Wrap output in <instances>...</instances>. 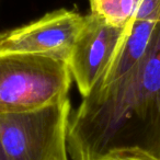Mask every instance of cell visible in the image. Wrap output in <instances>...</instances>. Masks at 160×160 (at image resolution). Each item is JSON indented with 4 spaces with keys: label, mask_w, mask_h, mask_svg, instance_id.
<instances>
[{
    "label": "cell",
    "mask_w": 160,
    "mask_h": 160,
    "mask_svg": "<svg viewBox=\"0 0 160 160\" xmlns=\"http://www.w3.org/2000/svg\"><path fill=\"white\" fill-rule=\"evenodd\" d=\"M51 160H68V150H67V142H64L59 148L56 150Z\"/></svg>",
    "instance_id": "obj_9"
},
{
    "label": "cell",
    "mask_w": 160,
    "mask_h": 160,
    "mask_svg": "<svg viewBox=\"0 0 160 160\" xmlns=\"http://www.w3.org/2000/svg\"><path fill=\"white\" fill-rule=\"evenodd\" d=\"M129 24L115 27L91 12L86 16L68 59L71 77L82 98L89 96L104 77Z\"/></svg>",
    "instance_id": "obj_5"
},
{
    "label": "cell",
    "mask_w": 160,
    "mask_h": 160,
    "mask_svg": "<svg viewBox=\"0 0 160 160\" xmlns=\"http://www.w3.org/2000/svg\"><path fill=\"white\" fill-rule=\"evenodd\" d=\"M86 16L76 10L58 9L35 21L0 33V54H28L68 62Z\"/></svg>",
    "instance_id": "obj_4"
},
{
    "label": "cell",
    "mask_w": 160,
    "mask_h": 160,
    "mask_svg": "<svg viewBox=\"0 0 160 160\" xmlns=\"http://www.w3.org/2000/svg\"><path fill=\"white\" fill-rule=\"evenodd\" d=\"M156 24L148 21H132L111 66L94 89L112 85L142 62L150 44Z\"/></svg>",
    "instance_id": "obj_6"
},
{
    "label": "cell",
    "mask_w": 160,
    "mask_h": 160,
    "mask_svg": "<svg viewBox=\"0 0 160 160\" xmlns=\"http://www.w3.org/2000/svg\"><path fill=\"white\" fill-rule=\"evenodd\" d=\"M0 160H5V159H3V157H2L1 155H0Z\"/></svg>",
    "instance_id": "obj_10"
},
{
    "label": "cell",
    "mask_w": 160,
    "mask_h": 160,
    "mask_svg": "<svg viewBox=\"0 0 160 160\" xmlns=\"http://www.w3.org/2000/svg\"><path fill=\"white\" fill-rule=\"evenodd\" d=\"M69 98L48 107L0 113V155L5 160H51L67 142Z\"/></svg>",
    "instance_id": "obj_3"
},
{
    "label": "cell",
    "mask_w": 160,
    "mask_h": 160,
    "mask_svg": "<svg viewBox=\"0 0 160 160\" xmlns=\"http://www.w3.org/2000/svg\"><path fill=\"white\" fill-rule=\"evenodd\" d=\"M68 62L28 54H0V113L34 111L68 99Z\"/></svg>",
    "instance_id": "obj_2"
},
{
    "label": "cell",
    "mask_w": 160,
    "mask_h": 160,
    "mask_svg": "<svg viewBox=\"0 0 160 160\" xmlns=\"http://www.w3.org/2000/svg\"><path fill=\"white\" fill-rule=\"evenodd\" d=\"M82 99L69 118L71 159L93 160L111 149L136 147L160 160V23L131 72Z\"/></svg>",
    "instance_id": "obj_1"
},
{
    "label": "cell",
    "mask_w": 160,
    "mask_h": 160,
    "mask_svg": "<svg viewBox=\"0 0 160 160\" xmlns=\"http://www.w3.org/2000/svg\"><path fill=\"white\" fill-rule=\"evenodd\" d=\"M91 13L115 27H126L132 21L160 23V0H89Z\"/></svg>",
    "instance_id": "obj_7"
},
{
    "label": "cell",
    "mask_w": 160,
    "mask_h": 160,
    "mask_svg": "<svg viewBox=\"0 0 160 160\" xmlns=\"http://www.w3.org/2000/svg\"><path fill=\"white\" fill-rule=\"evenodd\" d=\"M93 160H159L147 151L136 147L114 148Z\"/></svg>",
    "instance_id": "obj_8"
}]
</instances>
